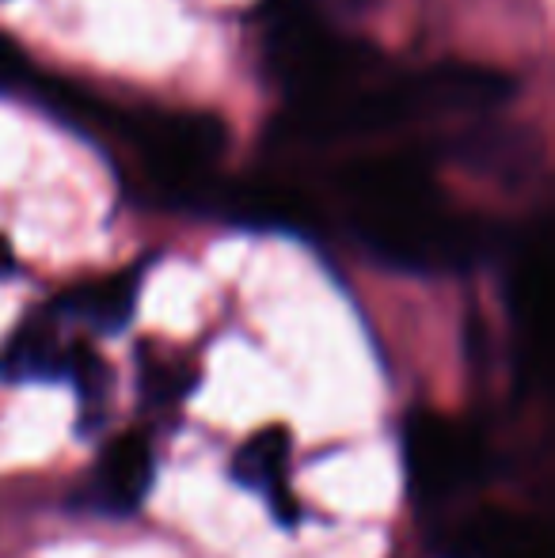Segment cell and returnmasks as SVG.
I'll return each mask as SVG.
<instances>
[{
  "instance_id": "8",
  "label": "cell",
  "mask_w": 555,
  "mask_h": 558,
  "mask_svg": "<svg viewBox=\"0 0 555 558\" xmlns=\"http://www.w3.org/2000/svg\"><path fill=\"white\" fill-rule=\"evenodd\" d=\"M286 463H289V434L281 426H270L255 434L252 441L232 460V478L263 498L286 501Z\"/></svg>"
},
{
  "instance_id": "11",
  "label": "cell",
  "mask_w": 555,
  "mask_h": 558,
  "mask_svg": "<svg viewBox=\"0 0 555 558\" xmlns=\"http://www.w3.org/2000/svg\"><path fill=\"white\" fill-rule=\"evenodd\" d=\"M15 270V258H12V251H8V243L0 240V278H4V274H12Z\"/></svg>"
},
{
  "instance_id": "7",
  "label": "cell",
  "mask_w": 555,
  "mask_h": 558,
  "mask_svg": "<svg viewBox=\"0 0 555 558\" xmlns=\"http://www.w3.org/2000/svg\"><path fill=\"white\" fill-rule=\"evenodd\" d=\"M65 353L46 319L20 327L0 353V376L8 380H65Z\"/></svg>"
},
{
  "instance_id": "9",
  "label": "cell",
  "mask_w": 555,
  "mask_h": 558,
  "mask_svg": "<svg viewBox=\"0 0 555 558\" xmlns=\"http://www.w3.org/2000/svg\"><path fill=\"white\" fill-rule=\"evenodd\" d=\"M65 380L76 388L84 411H96V418L107 414V399H111V368L88 345H69L65 353Z\"/></svg>"
},
{
  "instance_id": "6",
  "label": "cell",
  "mask_w": 555,
  "mask_h": 558,
  "mask_svg": "<svg viewBox=\"0 0 555 558\" xmlns=\"http://www.w3.org/2000/svg\"><path fill=\"white\" fill-rule=\"evenodd\" d=\"M442 551L449 558H541V536L521 517L483 509L445 539Z\"/></svg>"
},
{
  "instance_id": "4",
  "label": "cell",
  "mask_w": 555,
  "mask_h": 558,
  "mask_svg": "<svg viewBox=\"0 0 555 558\" xmlns=\"http://www.w3.org/2000/svg\"><path fill=\"white\" fill-rule=\"evenodd\" d=\"M445 156L464 163L475 175L498 179V183H521L541 160V141L526 125L510 122H480L445 145Z\"/></svg>"
},
{
  "instance_id": "10",
  "label": "cell",
  "mask_w": 555,
  "mask_h": 558,
  "mask_svg": "<svg viewBox=\"0 0 555 558\" xmlns=\"http://www.w3.org/2000/svg\"><path fill=\"white\" fill-rule=\"evenodd\" d=\"M38 73L27 65V58L20 53V46L8 43L0 35V92H23V96H35Z\"/></svg>"
},
{
  "instance_id": "5",
  "label": "cell",
  "mask_w": 555,
  "mask_h": 558,
  "mask_svg": "<svg viewBox=\"0 0 555 558\" xmlns=\"http://www.w3.org/2000/svg\"><path fill=\"white\" fill-rule=\"evenodd\" d=\"M137 289H141V274L137 270H122L111 278H96L73 286L53 301L50 316H69L88 324L99 335H119L130 327L137 308Z\"/></svg>"
},
{
  "instance_id": "1",
  "label": "cell",
  "mask_w": 555,
  "mask_h": 558,
  "mask_svg": "<svg viewBox=\"0 0 555 558\" xmlns=\"http://www.w3.org/2000/svg\"><path fill=\"white\" fill-rule=\"evenodd\" d=\"M335 191L354 240L396 270H464L503 247L498 225L449 209L419 148L342 163Z\"/></svg>"
},
{
  "instance_id": "2",
  "label": "cell",
  "mask_w": 555,
  "mask_h": 558,
  "mask_svg": "<svg viewBox=\"0 0 555 558\" xmlns=\"http://www.w3.org/2000/svg\"><path fill=\"white\" fill-rule=\"evenodd\" d=\"M403 468L415 498H453L483 478L487 448L472 429L445 414L411 411L403 422Z\"/></svg>"
},
{
  "instance_id": "3",
  "label": "cell",
  "mask_w": 555,
  "mask_h": 558,
  "mask_svg": "<svg viewBox=\"0 0 555 558\" xmlns=\"http://www.w3.org/2000/svg\"><path fill=\"white\" fill-rule=\"evenodd\" d=\"M156 463L153 445L141 434H122L99 452V463L92 468L88 478V509L104 517H130L145 506L148 490H153Z\"/></svg>"
}]
</instances>
